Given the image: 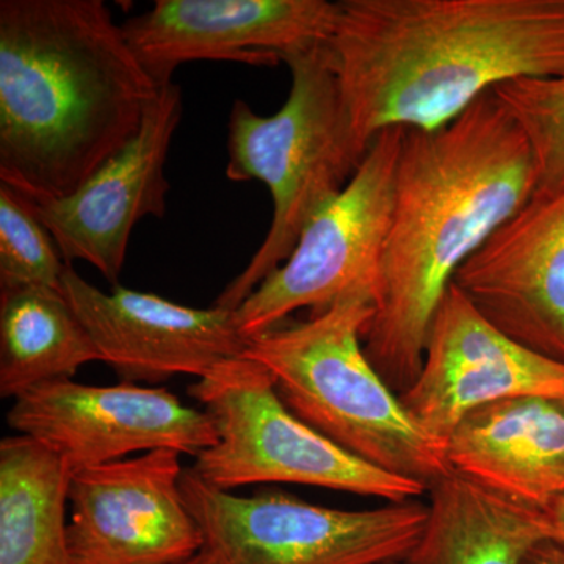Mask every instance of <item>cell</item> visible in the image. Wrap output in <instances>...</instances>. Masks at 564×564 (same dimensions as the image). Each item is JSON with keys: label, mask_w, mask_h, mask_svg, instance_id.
<instances>
[{"label": "cell", "mask_w": 564, "mask_h": 564, "mask_svg": "<svg viewBox=\"0 0 564 564\" xmlns=\"http://www.w3.org/2000/svg\"><path fill=\"white\" fill-rule=\"evenodd\" d=\"M181 564H217V562H215L214 556H212L209 552L204 551L203 549L198 555H195L193 558L188 560V562Z\"/></svg>", "instance_id": "cb8c5ba5"}, {"label": "cell", "mask_w": 564, "mask_h": 564, "mask_svg": "<svg viewBox=\"0 0 564 564\" xmlns=\"http://www.w3.org/2000/svg\"><path fill=\"white\" fill-rule=\"evenodd\" d=\"M492 91L532 148L536 165L533 196L564 191V77L514 80Z\"/></svg>", "instance_id": "ffe728a7"}, {"label": "cell", "mask_w": 564, "mask_h": 564, "mask_svg": "<svg viewBox=\"0 0 564 564\" xmlns=\"http://www.w3.org/2000/svg\"><path fill=\"white\" fill-rule=\"evenodd\" d=\"M454 284L497 329L564 362V191L532 196L464 263Z\"/></svg>", "instance_id": "9a60e30c"}, {"label": "cell", "mask_w": 564, "mask_h": 564, "mask_svg": "<svg viewBox=\"0 0 564 564\" xmlns=\"http://www.w3.org/2000/svg\"><path fill=\"white\" fill-rule=\"evenodd\" d=\"M180 85L161 87L148 106L139 133L65 198H28L51 232L63 261L95 267L111 288L120 284L137 223L163 218L170 182L165 163L182 120Z\"/></svg>", "instance_id": "4fadbf2b"}, {"label": "cell", "mask_w": 564, "mask_h": 564, "mask_svg": "<svg viewBox=\"0 0 564 564\" xmlns=\"http://www.w3.org/2000/svg\"><path fill=\"white\" fill-rule=\"evenodd\" d=\"M191 395L203 404L217 433V444L196 456L192 469L223 491L293 484L380 497L389 503L429 491L356 458L300 421L282 402L269 370L247 356L198 378Z\"/></svg>", "instance_id": "8992f818"}, {"label": "cell", "mask_w": 564, "mask_h": 564, "mask_svg": "<svg viewBox=\"0 0 564 564\" xmlns=\"http://www.w3.org/2000/svg\"><path fill=\"white\" fill-rule=\"evenodd\" d=\"M399 397L414 421L445 443L467 414L486 404L564 399V362L516 343L452 284L430 326L421 372Z\"/></svg>", "instance_id": "7c38bea8"}, {"label": "cell", "mask_w": 564, "mask_h": 564, "mask_svg": "<svg viewBox=\"0 0 564 564\" xmlns=\"http://www.w3.org/2000/svg\"><path fill=\"white\" fill-rule=\"evenodd\" d=\"M329 41L352 135L434 131L494 88L564 77V0H340Z\"/></svg>", "instance_id": "7a4b0ae2"}, {"label": "cell", "mask_w": 564, "mask_h": 564, "mask_svg": "<svg viewBox=\"0 0 564 564\" xmlns=\"http://www.w3.org/2000/svg\"><path fill=\"white\" fill-rule=\"evenodd\" d=\"M536 191L529 140L494 91L434 131L404 129L364 351L392 391L422 369L456 273Z\"/></svg>", "instance_id": "6da1fadb"}, {"label": "cell", "mask_w": 564, "mask_h": 564, "mask_svg": "<svg viewBox=\"0 0 564 564\" xmlns=\"http://www.w3.org/2000/svg\"><path fill=\"white\" fill-rule=\"evenodd\" d=\"M181 488L217 564H402L429 521L415 500L350 511L280 491L236 496L192 467Z\"/></svg>", "instance_id": "52a82bcc"}, {"label": "cell", "mask_w": 564, "mask_h": 564, "mask_svg": "<svg viewBox=\"0 0 564 564\" xmlns=\"http://www.w3.org/2000/svg\"><path fill=\"white\" fill-rule=\"evenodd\" d=\"M429 521L402 564H522L551 540L543 510L451 473L429 489Z\"/></svg>", "instance_id": "e0dca14e"}, {"label": "cell", "mask_w": 564, "mask_h": 564, "mask_svg": "<svg viewBox=\"0 0 564 564\" xmlns=\"http://www.w3.org/2000/svg\"><path fill=\"white\" fill-rule=\"evenodd\" d=\"M7 423L62 456L73 470L161 448L196 458L217 444L206 411L187 406L169 389L126 383L51 381L18 397Z\"/></svg>", "instance_id": "9c48e42d"}, {"label": "cell", "mask_w": 564, "mask_h": 564, "mask_svg": "<svg viewBox=\"0 0 564 564\" xmlns=\"http://www.w3.org/2000/svg\"><path fill=\"white\" fill-rule=\"evenodd\" d=\"M452 473L544 510L564 494V402L516 397L467 414L445 440Z\"/></svg>", "instance_id": "2e32d148"}, {"label": "cell", "mask_w": 564, "mask_h": 564, "mask_svg": "<svg viewBox=\"0 0 564 564\" xmlns=\"http://www.w3.org/2000/svg\"><path fill=\"white\" fill-rule=\"evenodd\" d=\"M339 2L329 0H158L121 25L159 88L191 62L276 66L329 43Z\"/></svg>", "instance_id": "8fae6325"}, {"label": "cell", "mask_w": 564, "mask_h": 564, "mask_svg": "<svg viewBox=\"0 0 564 564\" xmlns=\"http://www.w3.org/2000/svg\"><path fill=\"white\" fill-rule=\"evenodd\" d=\"M101 361L90 334L61 289H0V397L14 399L41 384L70 380Z\"/></svg>", "instance_id": "d6986e66"}, {"label": "cell", "mask_w": 564, "mask_h": 564, "mask_svg": "<svg viewBox=\"0 0 564 564\" xmlns=\"http://www.w3.org/2000/svg\"><path fill=\"white\" fill-rule=\"evenodd\" d=\"M543 511L551 530V540L564 545V494L552 500Z\"/></svg>", "instance_id": "603a6c76"}, {"label": "cell", "mask_w": 564, "mask_h": 564, "mask_svg": "<svg viewBox=\"0 0 564 564\" xmlns=\"http://www.w3.org/2000/svg\"><path fill=\"white\" fill-rule=\"evenodd\" d=\"M403 132L392 128L375 137L347 187L314 215L288 261L236 310L245 339L269 332L304 307L315 314L356 293L375 299Z\"/></svg>", "instance_id": "ba28073f"}, {"label": "cell", "mask_w": 564, "mask_h": 564, "mask_svg": "<svg viewBox=\"0 0 564 564\" xmlns=\"http://www.w3.org/2000/svg\"><path fill=\"white\" fill-rule=\"evenodd\" d=\"M159 90L102 0H2L0 182L73 195L139 133Z\"/></svg>", "instance_id": "3957f363"}, {"label": "cell", "mask_w": 564, "mask_h": 564, "mask_svg": "<svg viewBox=\"0 0 564 564\" xmlns=\"http://www.w3.org/2000/svg\"><path fill=\"white\" fill-rule=\"evenodd\" d=\"M61 291L101 361L121 383H165L177 375L203 378L221 362L242 356L247 347L236 311L188 307L120 284L107 293L69 263Z\"/></svg>", "instance_id": "5bb4252c"}, {"label": "cell", "mask_w": 564, "mask_h": 564, "mask_svg": "<svg viewBox=\"0 0 564 564\" xmlns=\"http://www.w3.org/2000/svg\"><path fill=\"white\" fill-rule=\"evenodd\" d=\"M66 265L28 199L0 182V289H61Z\"/></svg>", "instance_id": "44dd1931"}, {"label": "cell", "mask_w": 564, "mask_h": 564, "mask_svg": "<svg viewBox=\"0 0 564 564\" xmlns=\"http://www.w3.org/2000/svg\"><path fill=\"white\" fill-rule=\"evenodd\" d=\"M292 85L288 101L270 117L237 99L229 117L226 176L259 181L273 202L265 239L214 306L239 310L261 282L295 250L307 223L340 195L367 151L352 135L329 43L285 61Z\"/></svg>", "instance_id": "5b68a950"}, {"label": "cell", "mask_w": 564, "mask_h": 564, "mask_svg": "<svg viewBox=\"0 0 564 564\" xmlns=\"http://www.w3.org/2000/svg\"><path fill=\"white\" fill-rule=\"evenodd\" d=\"M68 463L22 434L0 443V564H69Z\"/></svg>", "instance_id": "ac0fdd59"}, {"label": "cell", "mask_w": 564, "mask_h": 564, "mask_svg": "<svg viewBox=\"0 0 564 564\" xmlns=\"http://www.w3.org/2000/svg\"><path fill=\"white\" fill-rule=\"evenodd\" d=\"M522 564H564V545L544 540L534 545Z\"/></svg>", "instance_id": "7402d4cb"}, {"label": "cell", "mask_w": 564, "mask_h": 564, "mask_svg": "<svg viewBox=\"0 0 564 564\" xmlns=\"http://www.w3.org/2000/svg\"><path fill=\"white\" fill-rule=\"evenodd\" d=\"M562 400H563V402H564V399H562Z\"/></svg>", "instance_id": "d4e9b609"}, {"label": "cell", "mask_w": 564, "mask_h": 564, "mask_svg": "<svg viewBox=\"0 0 564 564\" xmlns=\"http://www.w3.org/2000/svg\"><path fill=\"white\" fill-rule=\"evenodd\" d=\"M372 315V296L356 293L248 339L243 356L269 370L300 421L356 458L430 489L452 473L445 443L414 421L367 358L362 334Z\"/></svg>", "instance_id": "277c9868"}, {"label": "cell", "mask_w": 564, "mask_h": 564, "mask_svg": "<svg viewBox=\"0 0 564 564\" xmlns=\"http://www.w3.org/2000/svg\"><path fill=\"white\" fill-rule=\"evenodd\" d=\"M181 454L161 448L73 470L69 564H181L204 549L182 494Z\"/></svg>", "instance_id": "30bf717a"}]
</instances>
